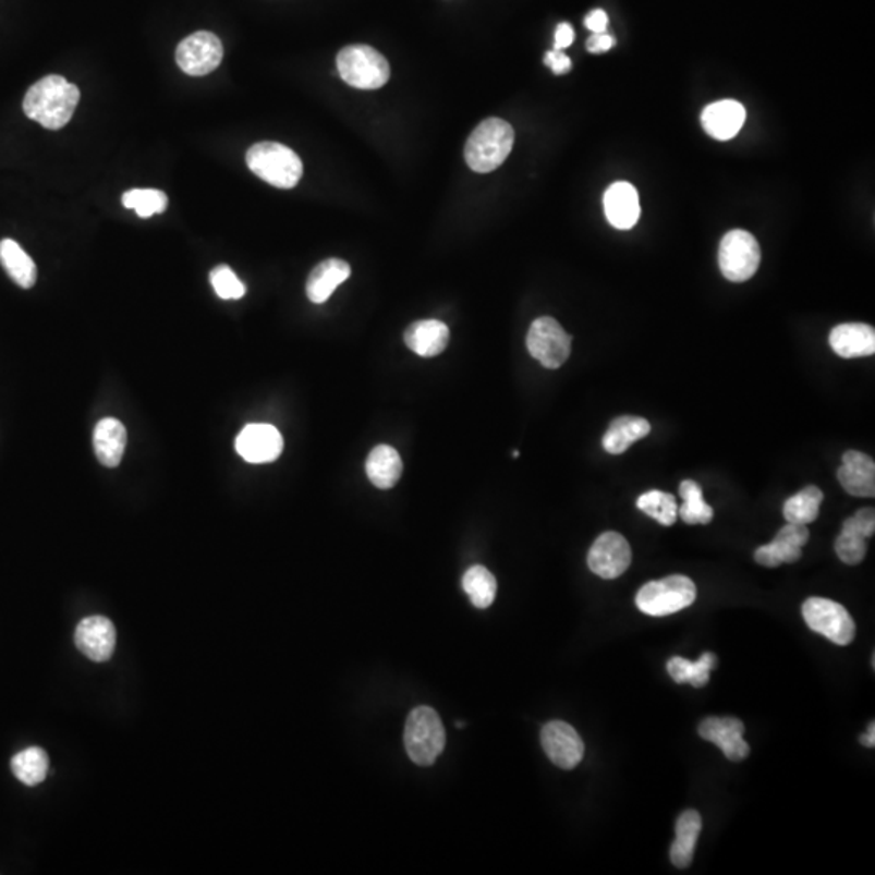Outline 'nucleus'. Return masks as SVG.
<instances>
[{"label": "nucleus", "mask_w": 875, "mask_h": 875, "mask_svg": "<svg viewBox=\"0 0 875 875\" xmlns=\"http://www.w3.org/2000/svg\"><path fill=\"white\" fill-rule=\"evenodd\" d=\"M80 102V89L61 75H49L26 92L23 111L26 118L48 130H61L73 118Z\"/></svg>", "instance_id": "nucleus-1"}, {"label": "nucleus", "mask_w": 875, "mask_h": 875, "mask_svg": "<svg viewBox=\"0 0 875 875\" xmlns=\"http://www.w3.org/2000/svg\"><path fill=\"white\" fill-rule=\"evenodd\" d=\"M514 145V130L502 121L491 118L475 126L465 143L464 156L469 168L478 174H487L500 168Z\"/></svg>", "instance_id": "nucleus-2"}, {"label": "nucleus", "mask_w": 875, "mask_h": 875, "mask_svg": "<svg viewBox=\"0 0 875 875\" xmlns=\"http://www.w3.org/2000/svg\"><path fill=\"white\" fill-rule=\"evenodd\" d=\"M247 166L253 174L276 189H294L304 174L297 153L281 143L262 142L247 151Z\"/></svg>", "instance_id": "nucleus-3"}, {"label": "nucleus", "mask_w": 875, "mask_h": 875, "mask_svg": "<svg viewBox=\"0 0 875 875\" xmlns=\"http://www.w3.org/2000/svg\"><path fill=\"white\" fill-rule=\"evenodd\" d=\"M404 744L409 757L415 764L428 767L437 762L446 746V731L434 708L422 705L409 714Z\"/></svg>", "instance_id": "nucleus-4"}, {"label": "nucleus", "mask_w": 875, "mask_h": 875, "mask_svg": "<svg viewBox=\"0 0 875 875\" xmlns=\"http://www.w3.org/2000/svg\"><path fill=\"white\" fill-rule=\"evenodd\" d=\"M697 597L694 582L686 575L652 581L645 584L635 595V605L648 617H668L691 607Z\"/></svg>", "instance_id": "nucleus-5"}, {"label": "nucleus", "mask_w": 875, "mask_h": 875, "mask_svg": "<svg viewBox=\"0 0 875 875\" xmlns=\"http://www.w3.org/2000/svg\"><path fill=\"white\" fill-rule=\"evenodd\" d=\"M338 70L348 85L358 89H378L388 83L389 63L367 45L348 46L338 54Z\"/></svg>", "instance_id": "nucleus-6"}, {"label": "nucleus", "mask_w": 875, "mask_h": 875, "mask_svg": "<svg viewBox=\"0 0 875 875\" xmlns=\"http://www.w3.org/2000/svg\"><path fill=\"white\" fill-rule=\"evenodd\" d=\"M721 275L731 282H744L757 272L761 247L751 232L734 229L721 239L718 251Z\"/></svg>", "instance_id": "nucleus-7"}, {"label": "nucleus", "mask_w": 875, "mask_h": 875, "mask_svg": "<svg viewBox=\"0 0 875 875\" xmlns=\"http://www.w3.org/2000/svg\"><path fill=\"white\" fill-rule=\"evenodd\" d=\"M803 618L814 632L837 645L851 644L856 635V623L847 608L828 598H807L803 605Z\"/></svg>", "instance_id": "nucleus-8"}, {"label": "nucleus", "mask_w": 875, "mask_h": 875, "mask_svg": "<svg viewBox=\"0 0 875 875\" xmlns=\"http://www.w3.org/2000/svg\"><path fill=\"white\" fill-rule=\"evenodd\" d=\"M527 349L545 368L557 370L571 355V336L557 319L542 316L528 329Z\"/></svg>", "instance_id": "nucleus-9"}, {"label": "nucleus", "mask_w": 875, "mask_h": 875, "mask_svg": "<svg viewBox=\"0 0 875 875\" xmlns=\"http://www.w3.org/2000/svg\"><path fill=\"white\" fill-rule=\"evenodd\" d=\"M224 56L221 39L209 32H196L175 51V61L190 76H203L218 69Z\"/></svg>", "instance_id": "nucleus-10"}, {"label": "nucleus", "mask_w": 875, "mask_h": 875, "mask_svg": "<svg viewBox=\"0 0 875 875\" xmlns=\"http://www.w3.org/2000/svg\"><path fill=\"white\" fill-rule=\"evenodd\" d=\"M632 551L628 540L618 532H605L592 545L587 563L594 574L601 579H617L628 571Z\"/></svg>", "instance_id": "nucleus-11"}, {"label": "nucleus", "mask_w": 875, "mask_h": 875, "mask_svg": "<svg viewBox=\"0 0 875 875\" xmlns=\"http://www.w3.org/2000/svg\"><path fill=\"white\" fill-rule=\"evenodd\" d=\"M542 746L548 758L564 770H572L584 758V741L578 731L564 721H550L542 728Z\"/></svg>", "instance_id": "nucleus-12"}, {"label": "nucleus", "mask_w": 875, "mask_h": 875, "mask_svg": "<svg viewBox=\"0 0 875 875\" xmlns=\"http://www.w3.org/2000/svg\"><path fill=\"white\" fill-rule=\"evenodd\" d=\"M235 449L251 464H266L282 454L284 439L272 425L251 424L239 434Z\"/></svg>", "instance_id": "nucleus-13"}, {"label": "nucleus", "mask_w": 875, "mask_h": 875, "mask_svg": "<svg viewBox=\"0 0 875 875\" xmlns=\"http://www.w3.org/2000/svg\"><path fill=\"white\" fill-rule=\"evenodd\" d=\"M810 540L806 525L788 522L774 540L755 550L754 558L765 568H778L783 563H797L801 558L804 545Z\"/></svg>", "instance_id": "nucleus-14"}, {"label": "nucleus", "mask_w": 875, "mask_h": 875, "mask_svg": "<svg viewBox=\"0 0 875 875\" xmlns=\"http://www.w3.org/2000/svg\"><path fill=\"white\" fill-rule=\"evenodd\" d=\"M698 734L708 743L717 744L730 761L741 762L750 755V744L743 740L744 725L738 718H705L698 725Z\"/></svg>", "instance_id": "nucleus-15"}, {"label": "nucleus", "mask_w": 875, "mask_h": 875, "mask_svg": "<svg viewBox=\"0 0 875 875\" xmlns=\"http://www.w3.org/2000/svg\"><path fill=\"white\" fill-rule=\"evenodd\" d=\"M116 634L114 624L105 617H89L78 624L75 631V644L89 660L108 661L114 654Z\"/></svg>", "instance_id": "nucleus-16"}, {"label": "nucleus", "mask_w": 875, "mask_h": 875, "mask_svg": "<svg viewBox=\"0 0 875 875\" xmlns=\"http://www.w3.org/2000/svg\"><path fill=\"white\" fill-rule=\"evenodd\" d=\"M843 464L838 469V482L847 494L860 498L875 497V464L874 459L861 451H847L843 454Z\"/></svg>", "instance_id": "nucleus-17"}, {"label": "nucleus", "mask_w": 875, "mask_h": 875, "mask_svg": "<svg viewBox=\"0 0 875 875\" xmlns=\"http://www.w3.org/2000/svg\"><path fill=\"white\" fill-rule=\"evenodd\" d=\"M702 126L712 138L727 142L734 138L746 121V109L733 99L714 102L702 112Z\"/></svg>", "instance_id": "nucleus-18"}, {"label": "nucleus", "mask_w": 875, "mask_h": 875, "mask_svg": "<svg viewBox=\"0 0 875 875\" xmlns=\"http://www.w3.org/2000/svg\"><path fill=\"white\" fill-rule=\"evenodd\" d=\"M828 342L840 357H870L875 352V329L864 323H843L831 329Z\"/></svg>", "instance_id": "nucleus-19"}, {"label": "nucleus", "mask_w": 875, "mask_h": 875, "mask_svg": "<svg viewBox=\"0 0 875 875\" xmlns=\"http://www.w3.org/2000/svg\"><path fill=\"white\" fill-rule=\"evenodd\" d=\"M605 215L613 228L628 231L637 224L641 216L637 190L628 182H617L608 187L604 198Z\"/></svg>", "instance_id": "nucleus-20"}, {"label": "nucleus", "mask_w": 875, "mask_h": 875, "mask_svg": "<svg viewBox=\"0 0 875 875\" xmlns=\"http://www.w3.org/2000/svg\"><path fill=\"white\" fill-rule=\"evenodd\" d=\"M404 341L421 357H435L448 345L449 328L438 319H421L405 329Z\"/></svg>", "instance_id": "nucleus-21"}, {"label": "nucleus", "mask_w": 875, "mask_h": 875, "mask_svg": "<svg viewBox=\"0 0 875 875\" xmlns=\"http://www.w3.org/2000/svg\"><path fill=\"white\" fill-rule=\"evenodd\" d=\"M93 446L98 461L106 467H118L124 458L126 430L118 418H102L95 427Z\"/></svg>", "instance_id": "nucleus-22"}, {"label": "nucleus", "mask_w": 875, "mask_h": 875, "mask_svg": "<svg viewBox=\"0 0 875 875\" xmlns=\"http://www.w3.org/2000/svg\"><path fill=\"white\" fill-rule=\"evenodd\" d=\"M351 276V266L339 258H329L319 263L312 275L308 276L307 295L313 304H325L332 292L348 281Z\"/></svg>", "instance_id": "nucleus-23"}, {"label": "nucleus", "mask_w": 875, "mask_h": 875, "mask_svg": "<svg viewBox=\"0 0 875 875\" xmlns=\"http://www.w3.org/2000/svg\"><path fill=\"white\" fill-rule=\"evenodd\" d=\"M365 469H367L368 478H370L375 487L381 488V490H389L401 478V455L391 446H376L374 451L368 454Z\"/></svg>", "instance_id": "nucleus-24"}, {"label": "nucleus", "mask_w": 875, "mask_h": 875, "mask_svg": "<svg viewBox=\"0 0 875 875\" xmlns=\"http://www.w3.org/2000/svg\"><path fill=\"white\" fill-rule=\"evenodd\" d=\"M702 830V817L697 811H684L677 822V840L671 844L670 860L680 870L691 866L695 844Z\"/></svg>", "instance_id": "nucleus-25"}, {"label": "nucleus", "mask_w": 875, "mask_h": 875, "mask_svg": "<svg viewBox=\"0 0 875 875\" xmlns=\"http://www.w3.org/2000/svg\"><path fill=\"white\" fill-rule=\"evenodd\" d=\"M0 265L15 284L23 289H32L38 279V269L35 262L15 241L3 239L0 241Z\"/></svg>", "instance_id": "nucleus-26"}, {"label": "nucleus", "mask_w": 875, "mask_h": 875, "mask_svg": "<svg viewBox=\"0 0 875 875\" xmlns=\"http://www.w3.org/2000/svg\"><path fill=\"white\" fill-rule=\"evenodd\" d=\"M651 430V424L645 418L624 415V417H618L611 422L601 442H604L605 451L610 454H623L628 451L629 446L647 437Z\"/></svg>", "instance_id": "nucleus-27"}, {"label": "nucleus", "mask_w": 875, "mask_h": 875, "mask_svg": "<svg viewBox=\"0 0 875 875\" xmlns=\"http://www.w3.org/2000/svg\"><path fill=\"white\" fill-rule=\"evenodd\" d=\"M49 770L48 754L41 748H28L12 758V771L26 787H36L46 780Z\"/></svg>", "instance_id": "nucleus-28"}, {"label": "nucleus", "mask_w": 875, "mask_h": 875, "mask_svg": "<svg viewBox=\"0 0 875 875\" xmlns=\"http://www.w3.org/2000/svg\"><path fill=\"white\" fill-rule=\"evenodd\" d=\"M462 587L471 597L474 607L481 610L490 607L497 597V579L484 566H472L462 578Z\"/></svg>", "instance_id": "nucleus-29"}, {"label": "nucleus", "mask_w": 875, "mask_h": 875, "mask_svg": "<svg viewBox=\"0 0 875 875\" xmlns=\"http://www.w3.org/2000/svg\"><path fill=\"white\" fill-rule=\"evenodd\" d=\"M822 501H824V494L821 488L814 487V485L803 488L785 502V519L791 524H811L818 518Z\"/></svg>", "instance_id": "nucleus-30"}, {"label": "nucleus", "mask_w": 875, "mask_h": 875, "mask_svg": "<svg viewBox=\"0 0 875 875\" xmlns=\"http://www.w3.org/2000/svg\"><path fill=\"white\" fill-rule=\"evenodd\" d=\"M680 495L684 502L678 514L686 524H708L714 519V509L705 502L701 485L694 481L681 482Z\"/></svg>", "instance_id": "nucleus-31"}, {"label": "nucleus", "mask_w": 875, "mask_h": 875, "mask_svg": "<svg viewBox=\"0 0 875 875\" xmlns=\"http://www.w3.org/2000/svg\"><path fill=\"white\" fill-rule=\"evenodd\" d=\"M637 508L651 515L658 524L670 527L678 519V505L673 495L660 490H651L639 497Z\"/></svg>", "instance_id": "nucleus-32"}, {"label": "nucleus", "mask_w": 875, "mask_h": 875, "mask_svg": "<svg viewBox=\"0 0 875 875\" xmlns=\"http://www.w3.org/2000/svg\"><path fill=\"white\" fill-rule=\"evenodd\" d=\"M122 203L125 208L133 209L139 218H151L153 215L165 212L168 208V195L161 190L133 189L124 193Z\"/></svg>", "instance_id": "nucleus-33"}, {"label": "nucleus", "mask_w": 875, "mask_h": 875, "mask_svg": "<svg viewBox=\"0 0 875 875\" xmlns=\"http://www.w3.org/2000/svg\"><path fill=\"white\" fill-rule=\"evenodd\" d=\"M209 281H211L212 289L219 297L224 301H239L244 297L245 289L244 282L238 278L234 271L228 265H219L209 272Z\"/></svg>", "instance_id": "nucleus-34"}, {"label": "nucleus", "mask_w": 875, "mask_h": 875, "mask_svg": "<svg viewBox=\"0 0 875 875\" xmlns=\"http://www.w3.org/2000/svg\"><path fill=\"white\" fill-rule=\"evenodd\" d=\"M835 551L844 564L856 566L866 558V538L841 531L835 540Z\"/></svg>", "instance_id": "nucleus-35"}, {"label": "nucleus", "mask_w": 875, "mask_h": 875, "mask_svg": "<svg viewBox=\"0 0 875 875\" xmlns=\"http://www.w3.org/2000/svg\"><path fill=\"white\" fill-rule=\"evenodd\" d=\"M717 667V655L705 652L697 661L688 664V683L694 688H704L710 680V671Z\"/></svg>", "instance_id": "nucleus-36"}, {"label": "nucleus", "mask_w": 875, "mask_h": 875, "mask_svg": "<svg viewBox=\"0 0 875 875\" xmlns=\"http://www.w3.org/2000/svg\"><path fill=\"white\" fill-rule=\"evenodd\" d=\"M841 531L850 532L858 537L870 538L875 532V512L873 508H864L843 522Z\"/></svg>", "instance_id": "nucleus-37"}, {"label": "nucleus", "mask_w": 875, "mask_h": 875, "mask_svg": "<svg viewBox=\"0 0 875 875\" xmlns=\"http://www.w3.org/2000/svg\"><path fill=\"white\" fill-rule=\"evenodd\" d=\"M615 46V38L605 33H592L591 38L587 39V51L592 54H601V52L610 51Z\"/></svg>", "instance_id": "nucleus-38"}, {"label": "nucleus", "mask_w": 875, "mask_h": 875, "mask_svg": "<svg viewBox=\"0 0 875 875\" xmlns=\"http://www.w3.org/2000/svg\"><path fill=\"white\" fill-rule=\"evenodd\" d=\"M544 62L545 65L550 66L557 75H563V73L569 72L572 66L571 59H569L563 51H557V49L547 52Z\"/></svg>", "instance_id": "nucleus-39"}, {"label": "nucleus", "mask_w": 875, "mask_h": 875, "mask_svg": "<svg viewBox=\"0 0 875 875\" xmlns=\"http://www.w3.org/2000/svg\"><path fill=\"white\" fill-rule=\"evenodd\" d=\"M585 26L591 29L592 33H605L607 32L608 26V15L605 13V10L595 9L585 16Z\"/></svg>", "instance_id": "nucleus-40"}, {"label": "nucleus", "mask_w": 875, "mask_h": 875, "mask_svg": "<svg viewBox=\"0 0 875 875\" xmlns=\"http://www.w3.org/2000/svg\"><path fill=\"white\" fill-rule=\"evenodd\" d=\"M574 28L569 23H560L555 32V49L563 51L574 42Z\"/></svg>", "instance_id": "nucleus-41"}, {"label": "nucleus", "mask_w": 875, "mask_h": 875, "mask_svg": "<svg viewBox=\"0 0 875 875\" xmlns=\"http://www.w3.org/2000/svg\"><path fill=\"white\" fill-rule=\"evenodd\" d=\"M861 744H864L866 748H874L875 746V725L871 724L870 728H867V733L861 737Z\"/></svg>", "instance_id": "nucleus-42"}]
</instances>
